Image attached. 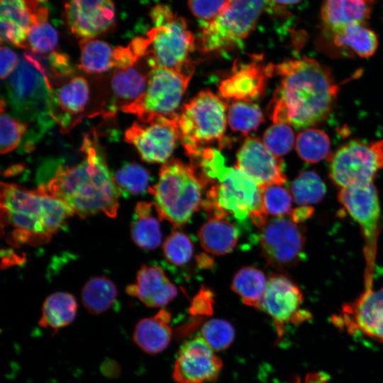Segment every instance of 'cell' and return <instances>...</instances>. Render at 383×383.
Returning <instances> with one entry per match:
<instances>
[{
	"mask_svg": "<svg viewBox=\"0 0 383 383\" xmlns=\"http://www.w3.org/2000/svg\"><path fill=\"white\" fill-rule=\"evenodd\" d=\"M155 204L138 202L131 226V234L135 243L144 249L157 248L162 241L160 216L153 215Z\"/></svg>",
	"mask_w": 383,
	"mask_h": 383,
	"instance_id": "83f0119b",
	"label": "cell"
},
{
	"mask_svg": "<svg viewBox=\"0 0 383 383\" xmlns=\"http://www.w3.org/2000/svg\"><path fill=\"white\" fill-rule=\"evenodd\" d=\"M226 125V104L209 90L200 91L185 104L176 118L179 140L193 158L206 145L223 139Z\"/></svg>",
	"mask_w": 383,
	"mask_h": 383,
	"instance_id": "ba28073f",
	"label": "cell"
},
{
	"mask_svg": "<svg viewBox=\"0 0 383 383\" xmlns=\"http://www.w3.org/2000/svg\"><path fill=\"white\" fill-rule=\"evenodd\" d=\"M124 140L136 148L144 161L165 163L172 154L179 140L176 118L134 122L125 131Z\"/></svg>",
	"mask_w": 383,
	"mask_h": 383,
	"instance_id": "2e32d148",
	"label": "cell"
},
{
	"mask_svg": "<svg viewBox=\"0 0 383 383\" xmlns=\"http://www.w3.org/2000/svg\"><path fill=\"white\" fill-rule=\"evenodd\" d=\"M113 177L120 193L138 195L149 190V172L137 163L125 164L116 172Z\"/></svg>",
	"mask_w": 383,
	"mask_h": 383,
	"instance_id": "8d00e7d4",
	"label": "cell"
},
{
	"mask_svg": "<svg viewBox=\"0 0 383 383\" xmlns=\"http://www.w3.org/2000/svg\"><path fill=\"white\" fill-rule=\"evenodd\" d=\"M101 372L106 377L115 378L119 375L121 367L115 360H107L101 364Z\"/></svg>",
	"mask_w": 383,
	"mask_h": 383,
	"instance_id": "c3c4849f",
	"label": "cell"
},
{
	"mask_svg": "<svg viewBox=\"0 0 383 383\" xmlns=\"http://www.w3.org/2000/svg\"><path fill=\"white\" fill-rule=\"evenodd\" d=\"M79 68L87 73H102L113 67V48L94 38L79 41Z\"/></svg>",
	"mask_w": 383,
	"mask_h": 383,
	"instance_id": "d6a6232c",
	"label": "cell"
},
{
	"mask_svg": "<svg viewBox=\"0 0 383 383\" xmlns=\"http://www.w3.org/2000/svg\"><path fill=\"white\" fill-rule=\"evenodd\" d=\"M162 248L166 260L177 266L189 262L194 250L192 240L181 231L172 233L165 240Z\"/></svg>",
	"mask_w": 383,
	"mask_h": 383,
	"instance_id": "7bdbcfd3",
	"label": "cell"
},
{
	"mask_svg": "<svg viewBox=\"0 0 383 383\" xmlns=\"http://www.w3.org/2000/svg\"><path fill=\"white\" fill-rule=\"evenodd\" d=\"M261 255L272 267L282 269L302 257L306 238L302 226L290 216L275 217L260 228L257 235Z\"/></svg>",
	"mask_w": 383,
	"mask_h": 383,
	"instance_id": "4fadbf2b",
	"label": "cell"
},
{
	"mask_svg": "<svg viewBox=\"0 0 383 383\" xmlns=\"http://www.w3.org/2000/svg\"><path fill=\"white\" fill-rule=\"evenodd\" d=\"M63 4L66 23L80 40L94 38L115 26L113 0H63Z\"/></svg>",
	"mask_w": 383,
	"mask_h": 383,
	"instance_id": "d6986e66",
	"label": "cell"
},
{
	"mask_svg": "<svg viewBox=\"0 0 383 383\" xmlns=\"http://www.w3.org/2000/svg\"><path fill=\"white\" fill-rule=\"evenodd\" d=\"M77 310V301L71 294L55 292L48 296L43 304L39 325L56 333L74 321Z\"/></svg>",
	"mask_w": 383,
	"mask_h": 383,
	"instance_id": "f1b7e54d",
	"label": "cell"
},
{
	"mask_svg": "<svg viewBox=\"0 0 383 383\" xmlns=\"http://www.w3.org/2000/svg\"><path fill=\"white\" fill-rule=\"evenodd\" d=\"M383 169V140L365 143L354 140L330 158L329 176L340 188L373 182Z\"/></svg>",
	"mask_w": 383,
	"mask_h": 383,
	"instance_id": "8fae6325",
	"label": "cell"
},
{
	"mask_svg": "<svg viewBox=\"0 0 383 383\" xmlns=\"http://www.w3.org/2000/svg\"><path fill=\"white\" fill-rule=\"evenodd\" d=\"M148 73L137 64L116 70L111 79L113 101L106 115L112 116L118 106L121 109L136 100L146 89Z\"/></svg>",
	"mask_w": 383,
	"mask_h": 383,
	"instance_id": "484cf974",
	"label": "cell"
},
{
	"mask_svg": "<svg viewBox=\"0 0 383 383\" xmlns=\"http://www.w3.org/2000/svg\"><path fill=\"white\" fill-rule=\"evenodd\" d=\"M268 0H229L224 11L207 22L201 33L204 52L233 48L247 38L255 26Z\"/></svg>",
	"mask_w": 383,
	"mask_h": 383,
	"instance_id": "9c48e42d",
	"label": "cell"
},
{
	"mask_svg": "<svg viewBox=\"0 0 383 383\" xmlns=\"http://www.w3.org/2000/svg\"><path fill=\"white\" fill-rule=\"evenodd\" d=\"M313 212L311 206H300L292 211L289 216L296 223H300L311 217Z\"/></svg>",
	"mask_w": 383,
	"mask_h": 383,
	"instance_id": "681fc988",
	"label": "cell"
},
{
	"mask_svg": "<svg viewBox=\"0 0 383 383\" xmlns=\"http://www.w3.org/2000/svg\"><path fill=\"white\" fill-rule=\"evenodd\" d=\"M274 2L283 5L295 4L301 1V0H272Z\"/></svg>",
	"mask_w": 383,
	"mask_h": 383,
	"instance_id": "f907efd6",
	"label": "cell"
},
{
	"mask_svg": "<svg viewBox=\"0 0 383 383\" xmlns=\"http://www.w3.org/2000/svg\"><path fill=\"white\" fill-rule=\"evenodd\" d=\"M229 0H188L189 8L197 18L210 22L226 9Z\"/></svg>",
	"mask_w": 383,
	"mask_h": 383,
	"instance_id": "ee69618b",
	"label": "cell"
},
{
	"mask_svg": "<svg viewBox=\"0 0 383 383\" xmlns=\"http://www.w3.org/2000/svg\"><path fill=\"white\" fill-rule=\"evenodd\" d=\"M6 107L1 100V138L0 150L6 154L15 150L19 145L23 135L28 130V124L4 113Z\"/></svg>",
	"mask_w": 383,
	"mask_h": 383,
	"instance_id": "f35d334b",
	"label": "cell"
},
{
	"mask_svg": "<svg viewBox=\"0 0 383 383\" xmlns=\"http://www.w3.org/2000/svg\"><path fill=\"white\" fill-rule=\"evenodd\" d=\"M148 47L145 59L150 69H173L189 62L194 48V37L185 21L173 15L155 24L146 35Z\"/></svg>",
	"mask_w": 383,
	"mask_h": 383,
	"instance_id": "7c38bea8",
	"label": "cell"
},
{
	"mask_svg": "<svg viewBox=\"0 0 383 383\" xmlns=\"http://www.w3.org/2000/svg\"><path fill=\"white\" fill-rule=\"evenodd\" d=\"M264 208L267 214L276 217L290 214L293 196L287 189L279 184L261 188Z\"/></svg>",
	"mask_w": 383,
	"mask_h": 383,
	"instance_id": "b9f144b4",
	"label": "cell"
},
{
	"mask_svg": "<svg viewBox=\"0 0 383 383\" xmlns=\"http://www.w3.org/2000/svg\"><path fill=\"white\" fill-rule=\"evenodd\" d=\"M211 293L209 289H202L194 299L192 311L194 313H209L211 308Z\"/></svg>",
	"mask_w": 383,
	"mask_h": 383,
	"instance_id": "bcb514c9",
	"label": "cell"
},
{
	"mask_svg": "<svg viewBox=\"0 0 383 383\" xmlns=\"http://www.w3.org/2000/svg\"><path fill=\"white\" fill-rule=\"evenodd\" d=\"M296 150L301 160L308 163H317L329 157L331 141L322 130L309 128L296 137Z\"/></svg>",
	"mask_w": 383,
	"mask_h": 383,
	"instance_id": "836d02e7",
	"label": "cell"
},
{
	"mask_svg": "<svg viewBox=\"0 0 383 383\" xmlns=\"http://www.w3.org/2000/svg\"><path fill=\"white\" fill-rule=\"evenodd\" d=\"M236 166L260 187L282 185L287 181L283 162L257 138H247L237 154Z\"/></svg>",
	"mask_w": 383,
	"mask_h": 383,
	"instance_id": "ffe728a7",
	"label": "cell"
},
{
	"mask_svg": "<svg viewBox=\"0 0 383 383\" xmlns=\"http://www.w3.org/2000/svg\"><path fill=\"white\" fill-rule=\"evenodd\" d=\"M290 189L294 200L301 206L318 204L326 192L325 183L313 171L300 173L291 183Z\"/></svg>",
	"mask_w": 383,
	"mask_h": 383,
	"instance_id": "e575fe53",
	"label": "cell"
},
{
	"mask_svg": "<svg viewBox=\"0 0 383 383\" xmlns=\"http://www.w3.org/2000/svg\"><path fill=\"white\" fill-rule=\"evenodd\" d=\"M58 43L57 30L47 21L33 26L28 31L27 45L32 52L42 55L53 52Z\"/></svg>",
	"mask_w": 383,
	"mask_h": 383,
	"instance_id": "60d3db41",
	"label": "cell"
},
{
	"mask_svg": "<svg viewBox=\"0 0 383 383\" xmlns=\"http://www.w3.org/2000/svg\"><path fill=\"white\" fill-rule=\"evenodd\" d=\"M1 57V79H6L13 73L18 65L20 60L16 53L6 46H1L0 50Z\"/></svg>",
	"mask_w": 383,
	"mask_h": 383,
	"instance_id": "f6af8a7d",
	"label": "cell"
},
{
	"mask_svg": "<svg viewBox=\"0 0 383 383\" xmlns=\"http://www.w3.org/2000/svg\"><path fill=\"white\" fill-rule=\"evenodd\" d=\"M89 99V87L82 77L73 76L52 87L50 113L53 120L67 132L80 121Z\"/></svg>",
	"mask_w": 383,
	"mask_h": 383,
	"instance_id": "44dd1931",
	"label": "cell"
},
{
	"mask_svg": "<svg viewBox=\"0 0 383 383\" xmlns=\"http://www.w3.org/2000/svg\"><path fill=\"white\" fill-rule=\"evenodd\" d=\"M332 35L337 46L350 48L360 57L373 55L378 47L376 33L365 23L350 24Z\"/></svg>",
	"mask_w": 383,
	"mask_h": 383,
	"instance_id": "4dcf8cb0",
	"label": "cell"
},
{
	"mask_svg": "<svg viewBox=\"0 0 383 383\" xmlns=\"http://www.w3.org/2000/svg\"><path fill=\"white\" fill-rule=\"evenodd\" d=\"M274 65H263L257 60L234 66L231 74L221 81L222 97L233 101H251L264 93L267 78L274 73Z\"/></svg>",
	"mask_w": 383,
	"mask_h": 383,
	"instance_id": "7402d4cb",
	"label": "cell"
},
{
	"mask_svg": "<svg viewBox=\"0 0 383 383\" xmlns=\"http://www.w3.org/2000/svg\"><path fill=\"white\" fill-rule=\"evenodd\" d=\"M6 87L16 118L36 126L35 142L55 122L50 113L52 86L40 54L25 52Z\"/></svg>",
	"mask_w": 383,
	"mask_h": 383,
	"instance_id": "5b68a950",
	"label": "cell"
},
{
	"mask_svg": "<svg viewBox=\"0 0 383 383\" xmlns=\"http://www.w3.org/2000/svg\"><path fill=\"white\" fill-rule=\"evenodd\" d=\"M267 284L265 274L256 267L248 266L242 267L235 273L231 289L245 304L260 309Z\"/></svg>",
	"mask_w": 383,
	"mask_h": 383,
	"instance_id": "f546056e",
	"label": "cell"
},
{
	"mask_svg": "<svg viewBox=\"0 0 383 383\" xmlns=\"http://www.w3.org/2000/svg\"><path fill=\"white\" fill-rule=\"evenodd\" d=\"M1 223L11 228L16 243L42 244L74 213L40 185L30 190L15 184H1Z\"/></svg>",
	"mask_w": 383,
	"mask_h": 383,
	"instance_id": "277c9868",
	"label": "cell"
},
{
	"mask_svg": "<svg viewBox=\"0 0 383 383\" xmlns=\"http://www.w3.org/2000/svg\"><path fill=\"white\" fill-rule=\"evenodd\" d=\"M338 199L360 225L365 240V289L372 288L373 270L380 222V206L373 182L340 188Z\"/></svg>",
	"mask_w": 383,
	"mask_h": 383,
	"instance_id": "30bf717a",
	"label": "cell"
},
{
	"mask_svg": "<svg viewBox=\"0 0 383 383\" xmlns=\"http://www.w3.org/2000/svg\"><path fill=\"white\" fill-rule=\"evenodd\" d=\"M294 383H332L329 377L321 372L307 373L304 377H297Z\"/></svg>",
	"mask_w": 383,
	"mask_h": 383,
	"instance_id": "7dc6e473",
	"label": "cell"
},
{
	"mask_svg": "<svg viewBox=\"0 0 383 383\" xmlns=\"http://www.w3.org/2000/svg\"><path fill=\"white\" fill-rule=\"evenodd\" d=\"M148 307H162L175 298L177 290L158 266L143 265L138 270L136 283L126 289Z\"/></svg>",
	"mask_w": 383,
	"mask_h": 383,
	"instance_id": "603a6c76",
	"label": "cell"
},
{
	"mask_svg": "<svg viewBox=\"0 0 383 383\" xmlns=\"http://www.w3.org/2000/svg\"><path fill=\"white\" fill-rule=\"evenodd\" d=\"M374 0H324L321 17L326 30L331 35L353 23H365Z\"/></svg>",
	"mask_w": 383,
	"mask_h": 383,
	"instance_id": "cb8c5ba5",
	"label": "cell"
},
{
	"mask_svg": "<svg viewBox=\"0 0 383 383\" xmlns=\"http://www.w3.org/2000/svg\"><path fill=\"white\" fill-rule=\"evenodd\" d=\"M274 72L281 81L268 106L273 123L304 128L326 118L338 89L328 67L304 57L274 65Z\"/></svg>",
	"mask_w": 383,
	"mask_h": 383,
	"instance_id": "6da1fadb",
	"label": "cell"
},
{
	"mask_svg": "<svg viewBox=\"0 0 383 383\" xmlns=\"http://www.w3.org/2000/svg\"><path fill=\"white\" fill-rule=\"evenodd\" d=\"M117 290L106 277H94L86 282L82 290V301L86 309L93 315L107 311L114 303Z\"/></svg>",
	"mask_w": 383,
	"mask_h": 383,
	"instance_id": "1f68e13d",
	"label": "cell"
},
{
	"mask_svg": "<svg viewBox=\"0 0 383 383\" xmlns=\"http://www.w3.org/2000/svg\"><path fill=\"white\" fill-rule=\"evenodd\" d=\"M171 315L164 309L154 316L140 319L136 323L133 341L144 353L156 355L169 345L172 335Z\"/></svg>",
	"mask_w": 383,
	"mask_h": 383,
	"instance_id": "d4e9b609",
	"label": "cell"
},
{
	"mask_svg": "<svg viewBox=\"0 0 383 383\" xmlns=\"http://www.w3.org/2000/svg\"><path fill=\"white\" fill-rule=\"evenodd\" d=\"M1 42L28 49L27 36L35 25L47 21V0H0Z\"/></svg>",
	"mask_w": 383,
	"mask_h": 383,
	"instance_id": "ac0fdd59",
	"label": "cell"
},
{
	"mask_svg": "<svg viewBox=\"0 0 383 383\" xmlns=\"http://www.w3.org/2000/svg\"><path fill=\"white\" fill-rule=\"evenodd\" d=\"M228 123L234 131L243 134L255 131L264 122L260 107L251 101H233L228 107Z\"/></svg>",
	"mask_w": 383,
	"mask_h": 383,
	"instance_id": "d590c367",
	"label": "cell"
},
{
	"mask_svg": "<svg viewBox=\"0 0 383 383\" xmlns=\"http://www.w3.org/2000/svg\"><path fill=\"white\" fill-rule=\"evenodd\" d=\"M81 151L84 158L79 163L59 166L47 184L42 185L82 218L99 213L116 217L120 192L95 132L85 135Z\"/></svg>",
	"mask_w": 383,
	"mask_h": 383,
	"instance_id": "7a4b0ae2",
	"label": "cell"
},
{
	"mask_svg": "<svg viewBox=\"0 0 383 383\" xmlns=\"http://www.w3.org/2000/svg\"><path fill=\"white\" fill-rule=\"evenodd\" d=\"M200 335L214 351H221L231 345L235 331L228 321L214 318L204 323Z\"/></svg>",
	"mask_w": 383,
	"mask_h": 383,
	"instance_id": "74e56055",
	"label": "cell"
},
{
	"mask_svg": "<svg viewBox=\"0 0 383 383\" xmlns=\"http://www.w3.org/2000/svg\"><path fill=\"white\" fill-rule=\"evenodd\" d=\"M238 231L228 219L209 218L199 230L198 237L202 248L216 255L229 253L238 241Z\"/></svg>",
	"mask_w": 383,
	"mask_h": 383,
	"instance_id": "4316f807",
	"label": "cell"
},
{
	"mask_svg": "<svg viewBox=\"0 0 383 383\" xmlns=\"http://www.w3.org/2000/svg\"><path fill=\"white\" fill-rule=\"evenodd\" d=\"M262 142L272 154L279 157L292 150L295 137L290 125L274 123L265 131Z\"/></svg>",
	"mask_w": 383,
	"mask_h": 383,
	"instance_id": "ab89813d",
	"label": "cell"
},
{
	"mask_svg": "<svg viewBox=\"0 0 383 383\" xmlns=\"http://www.w3.org/2000/svg\"><path fill=\"white\" fill-rule=\"evenodd\" d=\"M335 327L350 335L362 334L383 345V288L365 289L332 317Z\"/></svg>",
	"mask_w": 383,
	"mask_h": 383,
	"instance_id": "5bb4252c",
	"label": "cell"
},
{
	"mask_svg": "<svg viewBox=\"0 0 383 383\" xmlns=\"http://www.w3.org/2000/svg\"><path fill=\"white\" fill-rule=\"evenodd\" d=\"M201 173L211 184L201 206L209 218L231 216L243 221L250 218L258 228L267 222L262 190L243 170L228 167L219 150L206 148L196 156Z\"/></svg>",
	"mask_w": 383,
	"mask_h": 383,
	"instance_id": "3957f363",
	"label": "cell"
},
{
	"mask_svg": "<svg viewBox=\"0 0 383 383\" xmlns=\"http://www.w3.org/2000/svg\"><path fill=\"white\" fill-rule=\"evenodd\" d=\"M209 184L194 165L172 159L161 167L157 183L148 191L160 218L178 228L184 226L201 206L204 189Z\"/></svg>",
	"mask_w": 383,
	"mask_h": 383,
	"instance_id": "8992f818",
	"label": "cell"
},
{
	"mask_svg": "<svg viewBox=\"0 0 383 383\" xmlns=\"http://www.w3.org/2000/svg\"><path fill=\"white\" fill-rule=\"evenodd\" d=\"M199 335L180 348L173 368L177 383H207L216 380L223 367L222 360Z\"/></svg>",
	"mask_w": 383,
	"mask_h": 383,
	"instance_id": "e0dca14e",
	"label": "cell"
},
{
	"mask_svg": "<svg viewBox=\"0 0 383 383\" xmlns=\"http://www.w3.org/2000/svg\"><path fill=\"white\" fill-rule=\"evenodd\" d=\"M302 303V292L295 283L284 274H272L268 277L260 309L272 318L278 338L281 339L286 324L300 323L311 317L308 311L301 310Z\"/></svg>",
	"mask_w": 383,
	"mask_h": 383,
	"instance_id": "9a60e30c",
	"label": "cell"
},
{
	"mask_svg": "<svg viewBox=\"0 0 383 383\" xmlns=\"http://www.w3.org/2000/svg\"><path fill=\"white\" fill-rule=\"evenodd\" d=\"M194 70L191 62L177 68L150 69L145 91L120 110L136 115L143 123L160 118H176Z\"/></svg>",
	"mask_w": 383,
	"mask_h": 383,
	"instance_id": "52a82bcc",
	"label": "cell"
}]
</instances>
